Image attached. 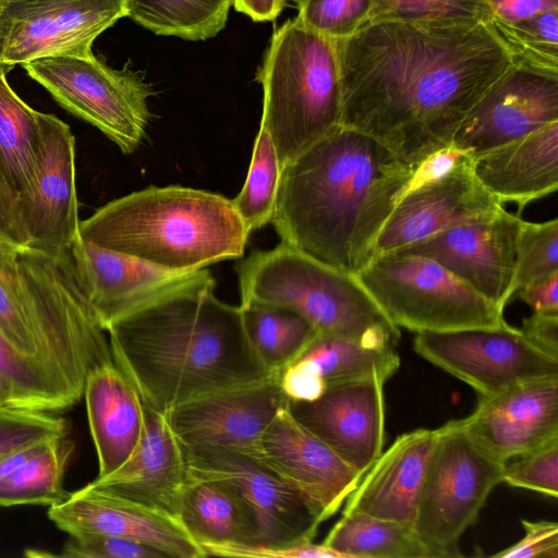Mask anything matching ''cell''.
I'll return each instance as SVG.
<instances>
[{
	"label": "cell",
	"instance_id": "6da1fadb",
	"mask_svg": "<svg viewBox=\"0 0 558 558\" xmlns=\"http://www.w3.org/2000/svg\"><path fill=\"white\" fill-rule=\"evenodd\" d=\"M341 126L416 167L512 65L485 22L371 21L336 40Z\"/></svg>",
	"mask_w": 558,
	"mask_h": 558
},
{
	"label": "cell",
	"instance_id": "7a4b0ae2",
	"mask_svg": "<svg viewBox=\"0 0 558 558\" xmlns=\"http://www.w3.org/2000/svg\"><path fill=\"white\" fill-rule=\"evenodd\" d=\"M414 169L340 126L282 167L271 223L282 243L355 276L374 258Z\"/></svg>",
	"mask_w": 558,
	"mask_h": 558
},
{
	"label": "cell",
	"instance_id": "3957f363",
	"mask_svg": "<svg viewBox=\"0 0 558 558\" xmlns=\"http://www.w3.org/2000/svg\"><path fill=\"white\" fill-rule=\"evenodd\" d=\"M208 269L112 324L114 363L145 405L166 414L195 397L276 373L246 333L241 306L215 295Z\"/></svg>",
	"mask_w": 558,
	"mask_h": 558
},
{
	"label": "cell",
	"instance_id": "277c9868",
	"mask_svg": "<svg viewBox=\"0 0 558 558\" xmlns=\"http://www.w3.org/2000/svg\"><path fill=\"white\" fill-rule=\"evenodd\" d=\"M78 232L102 248L175 271L241 258L251 234L231 199L180 185L116 198L82 220Z\"/></svg>",
	"mask_w": 558,
	"mask_h": 558
},
{
	"label": "cell",
	"instance_id": "5b68a950",
	"mask_svg": "<svg viewBox=\"0 0 558 558\" xmlns=\"http://www.w3.org/2000/svg\"><path fill=\"white\" fill-rule=\"evenodd\" d=\"M241 304L293 311L320 335L366 347H395L400 328L383 313L354 275L280 242L236 265Z\"/></svg>",
	"mask_w": 558,
	"mask_h": 558
},
{
	"label": "cell",
	"instance_id": "8992f818",
	"mask_svg": "<svg viewBox=\"0 0 558 558\" xmlns=\"http://www.w3.org/2000/svg\"><path fill=\"white\" fill-rule=\"evenodd\" d=\"M257 80L263 87L260 126L281 167L341 126L336 40L296 17L274 32Z\"/></svg>",
	"mask_w": 558,
	"mask_h": 558
},
{
	"label": "cell",
	"instance_id": "52a82bcc",
	"mask_svg": "<svg viewBox=\"0 0 558 558\" xmlns=\"http://www.w3.org/2000/svg\"><path fill=\"white\" fill-rule=\"evenodd\" d=\"M26 310L40 361L80 398L96 366L113 361L109 339L84 296L69 251H19Z\"/></svg>",
	"mask_w": 558,
	"mask_h": 558
},
{
	"label": "cell",
	"instance_id": "ba28073f",
	"mask_svg": "<svg viewBox=\"0 0 558 558\" xmlns=\"http://www.w3.org/2000/svg\"><path fill=\"white\" fill-rule=\"evenodd\" d=\"M355 277L399 328L424 332L507 324L502 308L427 257L385 253Z\"/></svg>",
	"mask_w": 558,
	"mask_h": 558
},
{
	"label": "cell",
	"instance_id": "9c48e42d",
	"mask_svg": "<svg viewBox=\"0 0 558 558\" xmlns=\"http://www.w3.org/2000/svg\"><path fill=\"white\" fill-rule=\"evenodd\" d=\"M182 449L190 476L232 486L253 514L255 543L223 545L217 550L219 556L303 557L301 543L313 541L324 519L302 494L251 456L211 446Z\"/></svg>",
	"mask_w": 558,
	"mask_h": 558
},
{
	"label": "cell",
	"instance_id": "30bf717a",
	"mask_svg": "<svg viewBox=\"0 0 558 558\" xmlns=\"http://www.w3.org/2000/svg\"><path fill=\"white\" fill-rule=\"evenodd\" d=\"M504 464L471 436L463 418L440 426L413 523L421 538L448 558L461 557L459 539L502 483Z\"/></svg>",
	"mask_w": 558,
	"mask_h": 558
},
{
	"label": "cell",
	"instance_id": "8fae6325",
	"mask_svg": "<svg viewBox=\"0 0 558 558\" xmlns=\"http://www.w3.org/2000/svg\"><path fill=\"white\" fill-rule=\"evenodd\" d=\"M54 100L90 123L124 154L143 142L150 121V86L135 72L88 57H52L23 64Z\"/></svg>",
	"mask_w": 558,
	"mask_h": 558
},
{
	"label": "cell",
	"instance_id": "7c38bea8",
	"mask_svg": "<svg viewBox=\"0 0 558 558\" xmlns=\"http://www.w3.org/2000/svg\"><path fill=\"white\" fill-rule=\"evenodd\" d=\"M422 357L490 396L513 385L558 375V360L535 348L508 323L449 331L416 332Z\"/></svg>",
	"mask_w": 558,
	"mask_h": 558
},
{
	"label": "cell",
	"instance_id": "4fadbf2b",
	"mask_svg": "<svg viewBox=\"0 0 558 558\" xmlns=\"http://www.w3.org/2000/svg\"><path fill=\"white\" fill-rule=\"evenodd\" d=\"M124 16L123 0H0V64L92 56L95 39Z\"/></svg>",
	"mask_w": 558,
	"mask_h": 558
},
{
	"label": "cell",
	"instance_id": "5bb4252c",
	"mask_svg": "<svg viewBox=\"0 0 558 558\" xmlns=\"http://www.w3.org/2000/svg\"><path fill=\"white\" fill-rule=\"evenodd\" d=\"M28 247L48 254L69 251L80 236L75 184V138L53 114L38 113L36 159L29 183L17 196Z\"/></svg>",
	"mask_w": 558,
	"mask_h": 558
},
{
	"label": "cell",
	"instance_id": "9a60e30c",
	"mask_svg": "<svg viewBox=\"0 0 558 558\" xmlns=\"http://www.w3.org/2000/svg\"><path fill=\"white\" fill-rule=\"evenodd\" d=\"M288 401L280 373H274L190 399L165 416L183 447H220L256 458L263 434Z\"/></svg>",
	"mask_w": 558,
	"mask_h": 558
},
{
	"label": "cell",
	"instance_id": "2e32d148",
	"mask_svg": "<svg viewBox=\"0 0 558 558\" xmlns=\"http://www.w3.org/2000/svg\"><path fill=\"white\" fill-rule=\"evenodd\" d=\"M521 217L505 208L457 225L395 252L430 258L484 298L505 308L513 294Z\"/></svg>",
	"mask_w": 558,
	"mask_h": 558
},
{
	"label": "cell",
	"instance_id": "e0dca14e",
	"mask_svg": "<svg viewBox=\"0 0 558 558\" xmlns=\"http://www.w3.org/2000/svg\"><path fill=\"white\" fill-rule=\"evenodd\" d=\"M558 121V74L512 64L482 96L452 144L473 159Z\"/></svg>",
	"mask_w": 558,
	"mask_h": 558
},
{
	"label": "cell",
	"instance_id": "ac0fdd59",
	"mask_svg": "<svg viewBox=\"0 0 558 558\" xmlns=\"http://www.w3.org/2000/svg\"><path fill=\"white\" fill-rule=\"evenodd\" d=\"M48 518L69 535L101 534L155 548L166 557H206L180 520L93 482L49 506Z\"/></svg>",
	"mask_w": 558,
	"mask_h": 558
},
{
	"label": "cell",
	"instance_id": "d6986e66",
	"mask_svg": "<svg viewBox=\"0 0 558 558\" xmlns=\"http://www.w3.org/2000/svg\"><path fill=\"white\" fill-rule=\"evenodd\" d=\"M386 380L378 377L328 387L312 401H289L292 415L362 476L385 442Z\"/></svg>",
	"mask_w": 558,
	"mask_h": 558
},
{
	"label": "cell",
	"instance_id": "ffe728a7",
	"mask_svg": "<svg viewBox=\"0 0 558 558\" xmlns=\"http://www.w3.org/2000/svg\"><path fill=\"white\" fill-rule=\"evenodd\" d=\"M69 254L76 281L105 331L119 319L191 282L204 270L161 268L80 236Z\"/></svg>",
	"mask_w": 558,
	"mask_h": 558
},
{
	"label": "cell",
	"instance_id": "44dd1931",
	"mask_svg": "<svg viewBox=\"0 0 558 558\" xmlns=\"http://www.w3.org/2000/svg\"><path fill=\"white\" fill-rule=\"evenodd\" d=\"M288 403L263 434L256 459L302 494L325 521L340 509L362 475L298 422Z\"/></svg>",
	"mask_w": 558,
	"mask_h": 558
},
{
	"label": "cell",
	"instance_id": "7402d4cb",
	"mask_svg": "<svg viewBox=\"0 0 558 558\" xmlns=\"http://www.w3.org/2000/svg\"><path fill=\"white\" fill-rule=\"evenodd\" d=\"M502 208V203L478 180L474 159L469 158L438 181L401 197L377 238L375 256L492 216Z\"/></svg>",
	"mask_w": 558,
	"mask_h": 558
},
{
	"label": "cell",
	"instance_id": "603a6c76",
	"mask_svg": "<svg viewBox=\"0 0 558 558\" xmlns=\"http://www.w3.org/2000/svg\"><path fill=\"white\" fill-rule=\"evenodd\" d=\"M471 436L502 463L558 439V375L480 396L463 418Z\"/></svg>",
	"mask_w": 558,
	"mask_h": 558
},
{
	"label": "cell",
	"instance_id": "cb8c5ba5",
	"mask_svg": "<svg viewBox=\"0 0 558 558\" xmlns=\"http://www.w3.org/2000/svg\"><path fill=\"white\" fill-rule=\"evenodd\" d=\"M437 437L438 428H417L398 436L348 496L343 513L413 525Z\"/></svg>",
	"mask_w": 558,
	"mask_h": 558
},
{
	"label": "cell",
	"instance_id": "d4e9b609",
	"mask_svg": "<svg viewBox=\"0 0 558 558\" xmlns=\"http://www.w3.org/2000/svg\"><path fill=\"white\" fill-rule=\"evenodd\" d=\"M189 474L183 449L165 414L144 404L141 439L116 471L93 483L178 518Z\"/></svg>",
	"mask_w": 558,
	"mask_h": 558
},
{
	"label": "cell",
	"instance_id": "484cf974",
	"mask_svg": "<svg viewBox=\"0 0 558 558\" xmlns=\"http://www.w3.org/2000/svg\"><path fill=\"white\" fill-rule=\"evenodd\" d=\"M83 397L98 458L97 477H104L120 468L136 448L144 427V403L114 361L88 373Z\"/></svg>",
	"mask_w": 558,
	"mask_h": 558
},
{
	"label": "cell",
	"instance_id": "4316f807",
	"mask_svg": "<svg viewBox=\"0 0 558 558\" xmlns=\"http://www.w3.org/2000/svg\"><path fill=\"white\" fill-rule=\"evenodd\" d=\"M395 347H366L353 340L320 335L280 373L289 401H312L328 387L378 376L386 381L399 369Z\"/></svg>",
	"mask_w": 558,
	"mask_h": 558
},
{
	"label": "cell",
	"instance_id": "83f0119b",
	"mask_svg": "<svg viewBox=\"0 0 558 558\" xmlns=\"http://www.w3.org/2000/svg\"><path fill=\"white\" fill-rule=\"evenodd\" d=\"M474 172L500 202L525 206L558 189V121L474 159Z\"/></svg>",
	"mask_w": 558,
	"mask_h": 558
},
{
	"label": "cell",
	"instance_id": "f1b7e54d",
	"mask_svg": "<svg viewBox=\"0 0 558 558\" xmlns=\"http://www.w3.org/2000/svg\"><path fill=\"white\" fill-rule=\"evenodd\" d=\"M178 519L201 548L256 541L250 508L232 486L221 481L189 475Z\"/></svg>",
	"mask_w": 558,
	"mask_h": 558
},
{
	"label": "cell",
	"instance_id": "f546056e",
	"mask_svg": "<svg viewBox=\"0 0 558 558\" xmlns=\"http://www.w3.org/2000/svg\"><path fill=\"white\" fill-rule=\"evenodd\" d=\"M324 544L347 558H448L427 544L412 524L363 513H343Z\"/></svg>",
	"mask_w": 558,
	"mask_h": 558
},
{
	"label": "cell",
	"instance_id": "4dcf8cb0",
	"mask_svg": "<svg viewBox=\"0 0 558 558\" xmlns=\"http://www.w3.org/2000/svg\"><path fill=\"white\" fill-rule=\"evenodd\" d=\"M75 450L70 433L40 442L34 453L0 483V506H52L65 499L64 475Z\"/></svg>",
	"mask_w": 558,
	"mask_h": 558
},
{
	"label": "cell",
	"instance_id": "1f68e13d",
	"mask_svg": "<svg viewBox=\"0 0 558 558\" xmlns=\"http://www.w3.org/2000/svg\"><path fill=\"white\" fill-rule=\"evenodd\" d=\"M125 16L157 35L191 41L215 37L234 0H123Z\"/></svg>",
	"mask_w": 558,
	"mask_h": 558
},
{
	"label": "cell",
	"instance_id": "d6a6232c",
	"mask_svg": "<svg viewBox=\"0 0 558 558\" xmlns=\"http://www.w3.org/2000/svg\"><path fill=\"white\" fill-rule=\"evenodd\" d=\"M0 64V173L19 196L31 181L36 159L39 111L10 87Z\"/></svg>",
	"mask_w": 558,
	"mask_h": 558
},
{
	"label": "cell",
	"instance_id": "836d02e7",
	"mask_svg": "<svg viewBox=\"0 0 558 558\" xmlns=\"http://www.w3.org/2000/svg\"><path fill=\"white\" fill-rule=\"evenodd\" d=\"M240 306L250 341L272 372L281 373L318 333L293 311L259 303Z\"/></svg>",
	"mask_w": 558,
	"mask_h": 558
},
{
	"label": "cell",
	"instance_id": "e575fe53",
	"mask_svg": "<svg viewBox=\"0 0 558 558\" xmlns=\"http://www.w3.org/2000/svg\"><path fill=\"white\" fill-rule=\"evenodd\" d=\"M282 167L268 132L259 125L245 182L232 204L250 233L271 222Z\"/></svg>",
	"mask_w": 558,
	"mask_h": 558
},
{
	"label": "cell",
	"instance_id": "d590c367",
	"mask_svg": "<svg viewBox=\"0 0 558 558\" xmlns=\"http://www.w3.org/2000/svg\"><path fill=\"white\" fill-rule=\"evenodd\" d=\"M512 64L558 74V11L518 22L490 17L487 22Z\"/></svg>",
	"mask_w": 558,
	"mask_h": 558
},
{
	"label": "cell",
	"instance_id": "8d00e7d4",
	"mask_svg": "<svg viewBox=\"0 0 558 558\" xmlns=\"http://www.w3.org/2000/svg\"><path fill=\"white\" fill-rule=\"evenodd\" d=\"M17 253L14 247L0 244V333L20 353L40 361L26 310Z\"/></svg>",
	"mask_w": 558,
	"mask_h": 558
},
{
	"label": "cell",
	"instance_id": "74e56055",
	"mask_svg": "<svg viewBox=\"0 0 558 558\" xmlns=\"http://www.w3.org/2000/svg\"><path fill=\"white\" fill-rule=\"evenodd\" d=\"M490 17L484 0H373L368 22L487 23Z\"/></svg>",
	"mask_w": 558,
	"mask_h": 558
},
{
	"label": "cell",
	"instance_id": "f35d334b",
	"mask_svg": "<svg viewBox=\"0 0 558 558\" xmlns=\"http://www.w3.org/2000/svg\"><path fill=\"white\" fill-rule=\"evenodd\" d=\"M558 272V219L520 220L515 243L513 294L527 283Z\"/></svg>",
	"mask_w": 558,
	"mask_h": 558
},
{
	"label": "cell",
	"instance_id": "ab89813d",
	"mask_svg": "<svg viewBox=\"0 0 558 558\" xmlns=\"http://www.w3.org/2000/svg\"><path fill=\"white\" fill-rule=\"evenodd\" d=\"M69 433L68 421L54 411L0 405V459Z\"/></svg>",
	"mask_w": 558,
	"mask_h": 558
},
{
	"label": "cell",
	"instance_id": "60d3db41",
	"mask_svg": "<svg viewBox=\"0 0 558 558\" xmlns=\"http://www.w3.org/2000/svg\"><path fill=\"white\" fill-rule=\"evenodd\" d=\"M373 0H299L295 16L310 29L338 40L369 21Z\"/></svg>",
	"mask_w": 558,
	"mask_h": 558
},
{
	"label": "cell",
	"instance_id": "b9f144b4",
	"mask_svg": "<svg viewBox=\"0 0 558 558\" xmlns=\"http://www.w3.org/2000/svg\"><path fill=\"white\" fill-rule=\"evenodd\" d=\"M502 482L558 497V439L504 464Z\"/></svg>",
	"mask_w": 558,
	"mask_h": 558
},
{
	"label": "cell",
	"instance_id": "7bdbcfd3",
	"mask_svg": "<svg viewBox=\"0 0 558 558\" xmlns=\"http://www.w3.org/2000/svg\"><path fill=\"white\" fill-rule=\"evenodd\" d=\"M59 557L64 558H162L161 551L130 539L101 535H69Z\"/></svg>",
	"mask_w": 558,
	"mask_h": 558
},
{
	"label": "cell",
	"instance_id": "ee69618b",
	"mask_svg": "<svg viewBox=\"0 0 558 558\" xmlns=\"http://www.w3.org/2000/svg\"><path fill=\"white\" fill-rule=\"evenodd\" d=\"M525 535L515 544L493 555L498 558H558V524L554 521L522 520Z\"/></svg>",
	"mask_w": 558,
	"mask_h": 558
},
{
	"label": "cell",
	"instance_id": "f6af8a7d",
	"mask_svg": "<svg viewBox=\"0 0 558 558\" xmlns=\"http://www.w3.org/2000/svg\"><path fill=\"white\" fill-rule=\"evenodd\" d=\"M469 158L472 157L453 144L434 151L415 167L402 196L438 181Z\"/></svg>",
	"mask_w": 558,
	"mask_h": 558
},
{
	"label": "cell",
	"instance_id": "bcb514c9",
	"mask_svg": "<svg viewBox=\"0 0 558 558\" xmlns=\"http://www.w3.org/2000/svg\"><path fill=\"white\" fill-rule=\"evenodd\" d=\"M0 244L22 251L28 247V236L22 220L17 195L0 173Z\"/></svg>",
	"mask_w": 558,
	"mask_h": 558
},
{
	"label": "cell",
	"instance_id": "7dc6e473",
	"mask_svg": "<svg viewBox=\"0 0 558 558\" xmlns=\"http://www.w3.org/2000/svg\"><path fill=\"white\" fill-rule=\"evenodd\" d=\"M520 330L535 348L558 360V313L534 312Z\"/></svg>",
	"mask_w": 558,
	"mask_h": 558
},
{
	"label": "cell",
	"instance_id": "c3c4849f",
	"mask_svg": "<svg viewBox=\"0 0 558 558\" xmlns=\"http://www.w3.org/2000/svg\"><path fill=\"white\" fill-rule=\"evenodd\" d=\"M490 15L504 22H518L558 11V0H484Z\"/></svg>",
	"mask_w": 558,
	"mask_h": 558
},
{
	"label": "cell",
	"instance_id": "681fc988",
	"mask_svg": "<svg viewBox=\"0 0 558 558\" xmlns=\"http://www.w3.org/2000/svg\"><path fill=\"white\" fill-rule=\"evenodd\" d=\"M517 293L534 312L558 313V272L538 278Z\"/></svg>",
	"mask_w": 558,
	"mask_h": 558
},
{
	"label": "cell",
	"instance_id": "f907efd6",
	"mask_svg": "<svg viewBox=\"0 0 558 558\" xmlns=\"http://www.w3.org/2000/svg\"><path fill=\"white\" fill-rule=\"evenodd\" d=\"M287 0H234L236 11L255 22L274 21L284 9Z\"/></svg>",
	"mask_w": 558,
	"mask_h": 558
},
{
	"label": "cell",
	"instance_id": "816d5d0a",
	"mask_svg": "<svg viewBox=\"0 0 558 558\" xmlns=\"http://www.w3.org/2000/svg\"><path fill=\"white\" fill-rule=\"evenodd\" d=\"M11 397L9 389L4 383L0 379V405H10Z\"/></svg>",
	"mask_w": 558,
	"mask_h": 558
},
{
	"label": "cell",
	"instance_id": "f5cc1de1",
	"mask_svg": "<svg viewBox=\"0 0 558 558\" xmlns=\"http://www.w3.org/2000/svg\"><path fill=\"white\" fill-rule=\"evenodd\" d=\"M292 1H293V2H295V3H298V2H299V0H292Z\"/></svg>",
	"mask_w": 558,
	"mask_h": 558
}]
</instances>
